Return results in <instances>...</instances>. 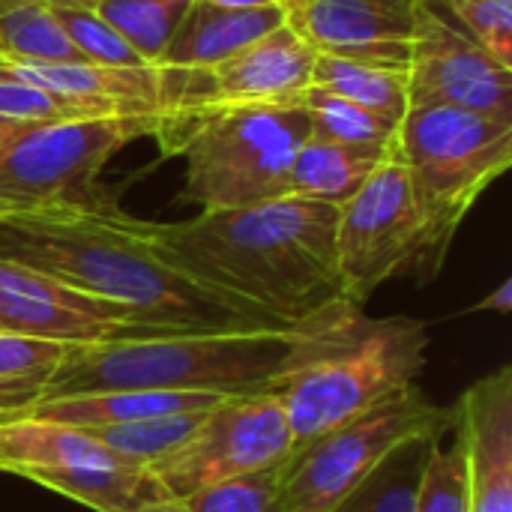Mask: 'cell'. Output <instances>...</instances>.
<instances>
[{
	"instance_id": "3957f363",
	"label": "cell",
	"mask_w": 512,
	"mask_h": 512,
	"mask_svg": "<svg viewBox=\"0 0 512 512\" xmlns=\"http://www.w3.org/2000/svg\"><path fill=\"white\" fill-rule=\"evenodd\" d=\"M351 306L354 303L339 300L294 327L159 333L78 345L63 354L33 402L108 390H180L219 396L276 393Z\"/></svg>"
},
{
	"instance_id": "f35d334b",
	"label": "cell",
	"mask_w": 512,
	"mask_h": 512,
	"mask_svg": "<svg viewBox=\"0 0 512 512\" xmlns=\"http://www.w3.org/2000/svg\"><path fill=\"white\" fill-rule=\"evenodd\" d=\"M21 129V123H12V120H3L0 117V141H6L9 135H15Z\"/></svg>"
},
{
	"instance_id": "e575fe53",
	"label": "cell",
	"mask_w": 512,
	"mask_h": 512,
	"mask_svg": "<svg viewBox=\"0 0 512 512\" xmlns=\"http://www.w3.org/2000/svg\"><path fill=\"white\" fill-rule=\"evenodd\" d=\"M24 408H27V402H24L21 396H12V393H0V423H6V420H15V417H21V414H24Z\"/></svg>"
},
{
	"instance_id": "603a6c76",
	"label": "cell",
	"mask_w": 512,
	"mask_h": 512,
	"mask_svg": "<svg viewBox=\"0 0 512 512\" xmlns=\"http://www.w3.org/2000/svg\"><path fill=\"white\" fill-rule=\"evenodd\" d=\"M0 60H84L51 0H0Z\"/></svg>"
},
{
	"instance_id": "d6a6232c",
	"label": "cell",
	"mask_w": 512,
	"mask_h": 512,
	"mask_svg": "<svg viewBox=\"0 0 512 512\" xmlns=\"http://www.w3.org/2000/svg\"><path fill=\"white\" fill-rule=\"evenodd\" d=\"M498 63L512 69V0H432Z\"/></svg>"
},
{
	"instance_id": "277c9868",
	"label": "cell",
	"mask_w": 512,
	"mask_h": 512,
	"mask_svg": "<svg viewBox=\"0 0 512 512\" xmlns=\"http://www.w3.org/2000/svg\"><path fill=\"white\" fill-rule=\"evenodd\" d=\"M153 138L186 162L180 201L213 213L285 198L309 120L300 102L201 105L162 111Z\"/></svg>"
},
{
	"instance_id": "83f0119b",
	"label": "cell",
	"mask_w": 512,
	"mask_h": 512,
	"mask_svg": "<svg viewBox=\"0 0 512 512\" xmlns=\"http://www.w3.org/2000/svg\"><path fill=\"white\" fill-rule=\"evenodd\" d=\"M432 441L435 438L414 441L393 453L357 492H351L330 512H414L420 474Z\"/></svg>"
},
{
	"instance_id": "4fadbf2b",
	"label": "cell",
	"mask_w": 512,
	"mask_h": 512,
	"mask_svg": "<svg viewBox=\"0 0 512 512\" xmlns=\"http://www.w3.org/2000/svg\"><path fill=\"white\" fill-rule=\"evenodd\" d=\"M0 333L66 348L159 336L129 306L0 258Z\"/></svg>"
},
{
	"instance_id": "836d02e7",
	"label": "cell",
	"mask_w": 512,
	"mask_h": 512,
	"mask_svg": "<svg viewBox=\"0 0 512 512\" xmlns=\"http://www.w3.org/2000/svg\"><path fill=\"white\" fill-rule=\"evenodd\" d=\"M477 309H489V312H498V315H507L512 309V279H504L498 285V291H492Z\"/></svg>"
},
{
	"instance_id": "30bf717a",
	"label": "cell",
	"mask_w": 512,
	"mask_h": 512,
	"mask_svg": "<svg viewBox=\"0 0 512 512\" xmlns=\"http://www.w3.org/2000/svg\"><path fill=\"white\" fill-rule=\"evenodd\" d=\"M294 450L279 393L231 396L210 408L195 432L150 471L168 498L186 501L210 486L279 465Z\"/></svg>"
},
{
	"instance_id": "7a4b0ae2",
	"label": "cell",
	"mask_w": 512,
	"mask_h": 512,
	"mask_svg": "<svg viewBox=\"0 0 512 512\" xmlns=\"http://www.w3.org/2000/svg\"><path fill=\"white\" fill-rule=\"evenodd\" d=\"M336 216L333 204L285 195L183 222H147V237L192 279L291 327L345 300Z\"/></svg>"
},
{
	"instance_id": "4dcf8cb0",
	"label": "cell",
	"mask_w": 512,
	"mask_h": 512,
	"mask_svg": "<svg viewBox=\"0 0 512 512\" xmlns=\"http://www.w3.org/2000/svg\"><path fill=\"white\" fill-rule=\"evenodd\" d=\"M66 351V345L0 333V393L21 396L30 405Z\"/></svg>"
},
{
	"instance_id": "ba28073f",
	"label": "cell",
	"mask_w": 512,
	"mask_h": 512,
	"mask_svg": "<svg viewBox=\"0 0 512 512\" xmlns=\"http://www.w3.org/2000/svg\"><path fill=\"white\" fill-rule=\"evenodd\" d=\"M453 411L429 402L420 390L396 396L297 447L276 512H330L357 492L393 453L414 441L441 438Z\"/></svg>"
},
{
	"instance_id": "e0dca14e",
	"label": "cell",
	"mask_w": 512,
	"mask_h": 512,
	"mask_svg": "<svg viewBox=\"0 0 512 512\" xmlns=\"http://www.w3.org/2000/svg\"><path fill=\"white\" fill-rule=\"evenodd\" d=\"M285 18L279 6L225 9L207 0H192L156 66L165 69H210L255 39L276 30Z\"/></svg>"
},
{
	"instance_id": "8fae6325",
	"label": "cell",
	"mask_w": 512,
	"mask_h": 512,
	"mask_svg": "<svg viewBox=\"0 0 512 512\" xmlns=\"http://www.w3.org/2000/svg\"><path fill=\"white\" fill-rule=\"evenodd\" d=\"M318 51L282 21L267 36L240 48L210 69H165L159 72L162 111L201 105H282L300 102L312 87Z\"/></svg>"
},
{
	"instance_id": "6da1fadb",
	"label": "cell",
	"mask_w": 512,
	"mask_h": 512,
	"mask_svg": "<svg viewBox=\"0 0 512 512\" xmlns=\"http://www.w3.org/2000/svg\"><path fill=\"white\" fill-rule=\"evenodd\" d=\"M0 258L129 306L165 333L288 327L174 267L150 243L147 222L114 201L0 219Z\"/></svg>"
},
{
	"instance_id": "ac0fdd59",
	"label": "cell",
	"mask_w": 512,
	"mask_h": 512,
	"mask_svg": "<svg viewBox=\"0 0 512 512\" xmlns=\"http://www.w3.org/2000/svg\"><path fill=\"white\" fill-rule=\"evenodd\" d=\"M225 399L231 396L180 393V390H108V393H84V396L30 402L21 417L90 429V426L135 423V420H150V417H171V414H198V411L216 408Z\"/></svg>"
},
{
	"instance_id": "2e32d148",
	"label": "cell",
	"mask_w": 512,
	"mask_h": 512,
	"mask_svg": "<svg viewBox=\"0 0 512 512\" xmlns=\"http://www.w3.org/2000/svg\"><path fill=\"white\" fill-rule=\"evenodd\" d=\"M0 66L60 96L111 102L120 114H162L156 66L117 69L90 60H0Z\"/></svg>"
},
{
	"instance_id": "d6986e66",
	"label": "cell",
	"mask_w": 512,
	"mask_h": 512,
	"mask_svg": "<svg viewBox=\"0 0 512 512\" xmlns=\"http://www.w3.org/2000/svg\"><path fill=\"white\" fill-rule=\"evenodd\" d=\"M18 477L51 489L93 512H135L168 498L150 468L129 465H60L27 468Z\"/></svg>"
},
{
	"instance_id": "44dd1931",
	"label": "cell",
	"mask_w": 512,
	"mask_h": 512,
	"mask_svg": "<svg viewBox=\"0 0 512 512\" xmlns=\"http://www.w3.org/2000/svg\"><path fill=\"white\" fill-rule=\"evenodd\" d=\"M60 465H123L102 450L84 429L48 423L36 417H15L0 423V471L21 474L27 468ZM132 468V465H129Z\"/></svg>"
},
{
	"instance_id": "ffe728a7",
	"label": "cell",
	"mask_w": 512,
	"mask_h": 512,
	"mask_svg": "<svg viewBox=\"0 0 512 512\" xmlns=\"http://www.w3.org/2000/svg\"><path fill=\"white\" fill-rule=\"evenodd\" d=\"M387 159H393L387 147L339 144L309 135L291 162L288 195L342 207Z\"/></svg>"
},
{
	"instance_id": "7c38bea8",
	"label": "cell",
	"mask_w": 512,
	"mask_h": 512,
	"mask_svg": "<svg viewBox=\"0 0 512 512\" xmlns=\"http://www.w3.org/2000/svg\"><path fill=\"white\" fill-rule=\"evenodd\" d=\"M408 105H453L512 123V69L444 9L420 0L408 60Z\"/></svg>"
},
{
	"instance_id": "1f68e13d",
	"label": "cell",
	"mask_w": 512,
	"mask_h": 512,
	"mask_svg": "<svg viewBox=\"0 0 512 512\" xmlns=\"http://www.w3.org/2000/svg\"><path fill=\"white\" fill-rule=\"evenodd\" d=\"M288 459L279 465H270L264 471L210 486V489L186 498L183 504L189 507V512H276L279 492H282V483L288 474Z\"/></svg>"
},
{
	"instance_id": "f546056e",
	"label": "cell",
	"mask_w": 512,
	"mask_h": 512,
	"mask_svg": "<svg viewBox=\"0 0 512 512\" xmlns=\"http://www.w3.org/2000/svg\"><path fill=\"white\" fill-rule=\"evenodd\" d=\"M441 438H435L429 447L414 512H471L462 438L456 435L450 444H441Z\"/></svg>"
},
{
	"instance_id": "8992f818",
	"label": "cell",
	"mask_w": 512,
	"mask_h": 512,
	"mask_svg": "<svg viewBox=\"0 0 512 512\" xmlns=\"http://www.w3.org/2000/svg\"><path fill=\"white\" fill-rule=\"evenodd\" d=\"M393 156L444 261L471 207L512 165V123L453 105H408Z\"/></svg>"
},
{
	"instance_id": "5bb4252c",
	"label": "cell",
	"mask_w": 512,
	"mask_h": 512,
	"mask_svg": "<svg viewBox=\"0 0 512 512\" xmlns=\"http://www.w3.org/2000/svg\"><path fill=\"white\" fill-rule=\"evenodd\" d=\"M453 411L465 447L471 512H512V366L477 378Z\"/></svg>"
},
{
	"instance_id": "9c48e42d",
	"label": "cell",
	"mask_w": 512,
	"mask_h": 512,
	"mask_svg": "<svg viewBox=\"0 0 512 512\" xmlns=\"http://www.w3.org/2000/svg\"><path fill=\"white\" fill-rule=\"evenodd\" d=\"M336 264L342 297L360 309L390 279L402 273L435 276L444 267L408 171L396 156L339 207Z\"/></svg>"
},
{
	"instance_id": "cb8c5ba5",
	"label": "cell",
	"mask_w": 512,
	"mask_h": 512,
	"mask_svg": "<svg viewBox=\"0 0 512 512\" xmlns=\"http://www.w3.org/2000/svg\"><path fill=\"white\" fill-rule=\"evenodd\" d=\"M75 3H81L105 24H111L147 66H156L192 0H75Z\"/></svg>"
},
{
	"instance_id": "7402d4cb",
	"label": "cell",
	"mask_w": 512,
	"mask_h": 512,
	"mask_svg": "<svg viewBox=\"0 0 512 512\" xmlns=\"http://www.w3.org/2000/svg\"><path fill=\"white\" fill-rule=\"evenodd\" d=\"M312 87H324L336 96H345L372 114L402 123L408 111V69L405 66H381L351 57L318 54L312 69Z\"/></svg>"
},
{
	"instance_id": "9a60e30c",
	"label": "cell",
	"mask_w": 512,
	"mask_h": 512,
	"mask_svg": "<svg viewBox=\"0 0 512 512\" xmlns=\"http://www.w3.org/2000/svg\"><path fill=\"white\" fill-rule=\"evenodd\" d=\"M420 0H312L288 24L318 51L381 66H405Z\"/></svg>"
},
{
	"instance_id": "4316f807",
	"label": "cell",
	"mask_w": 512,
	"mask_h": 512,
	"mask_svg": "<svg viewBox=\"0 0 512 512\" xmlns=\"http://www.w3.org/2000/svg\"><path fill=\"white\" fill-rule=\"evenodd\" d=\"M117 105L99 99H72L39 84H30L0 66V117L21 126H48V123H72L93 117H114Z\"/></svg>"
},
{
	"instance_id": "d590c367",
	"label": "cell",
	"mask_w": 512,
	"mask_h": 512,
	"mask_svg": "<svg viewBox=\"0 0 512 512\" xmlns=\"http://www.w3.org/2000/svg\"><path fill=\"white\" fill-rule=\"evenodd\" d=\"M207 3H216V6H225V9H267V6H279V0H207Z\"/></svg>"
},
{
	"instance_id": "52a82bcc",
	"label": "cell",
	"mask_w": 512,
	"mask_h": 512,
	"mask_svg": "<svg viewBox=\"0 0 512 512\" xmlns=\"http://www.w3.org/2000/svg\"><path fill=\"white\" fill-rule=\"evenodd\" d=\"M159 114H114L21 126L0 141V219L54 207L99 204L102 168L135 138L153 135Z\"/></svg>"
},
{
	"instance_id": "74e56055",
	"label": "cell",
	"mask_w": 512,
	"mask_h": 512,
	"mask_svg": "<svg viewBox=\"0 0 512 512\" xmlns=\"http://www.w3.org/2000/svg\"><path fill=\"white\" fill-rule=\"evenodd\" d=\"M309 3H312V0H279V6H282V12H285V18H288V21H291V18H297Z\"/></svg>"
},
{
	"instance_id": "f1b7e54d",
	"label": "cell",
	"mask_w": 512,
	"mask_h": 512,
	"mask_svg": "<svg viewBox=\"0 0 512 512\" xmlns=\"http://www.w3.org/2000/svg\"><path fill=\"white\" fill-rule=\"evenodd\" d=\"M51 6H54V15H57L63 33L69 36V42L75 45V51L84 60L99 63V66H117V69H144L147 66L111 24H105L99 15H93L81 3L51 0Z\"/></svg>"
},
{
	"instance_id": "8d00e7d4",
	"label": "cell",
	"mask_w": 512,
	"mask_h": 512,
	"mask_svg": "<svg viewBox=\"0 0 512 512\" xmlns=\"http://www.w3.org/2000/svg\"><path fill=\"white\" fill-rule=\"evenodd\" d=\"M135 512H189V507L183 501H177V498H162V501H153V504H147V507Z\"/></svg>"
},
{
	"instance_id": "484cf974",
	"label": "cell",
	"mask_w": 512,
	"mask_h": 512,
	"mask_svg": "<svg viewBox=\"0 0 512 512\" xmlns=\"http://www.w3.org/2000/svg\"><path fill=\"white\" fill-rule=\"evenodd\" d=\"M300 105L309 120V135L339 144H363V147H387L396 150L399 126L372 114L369 108L336 96L324 87H309L300 96Z\"/></svg>"
},
{
	"instance_id": "d4e9b609",
	"label": "cell",
	"mask_w": 512,
	"mask_h": 512,
	"mask_svg": "<svg viewBox=\"0 0 512 512\" xmlns=\"http://www.w3.org/2000/svg\"><path fill=\"white\" fill-rule=\"evenodd\" d=\"M207 411L198 414H171V417H150L135 423H111V426H90L84 429L102 450L132 468H153L168 453H174L201 423Z\"/></svg>"
},
{
	"instance_id": "5b68a950",
	"label": "cell",
	"mask_w": 512,
	"mask_h": 512,
	"mask_svg": "<svg viewBox=\"0 0 512 512\" xmlns=\"http://www.w3.org/2000/svg\"><path fill=\"white\" fill-rule=\"evenodd\" d=\"M429 360V330L408 315L342 312L309 357L276 390L297 447L417 390Z\"/></svg>"
}]
</instances>
